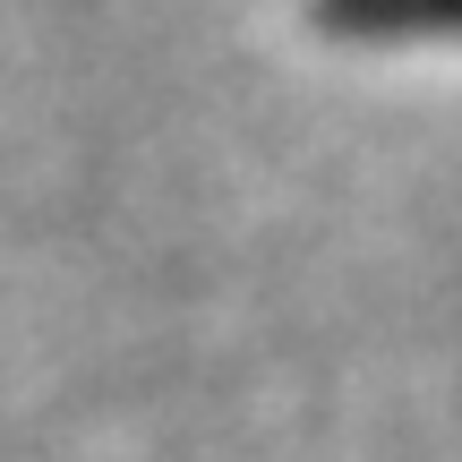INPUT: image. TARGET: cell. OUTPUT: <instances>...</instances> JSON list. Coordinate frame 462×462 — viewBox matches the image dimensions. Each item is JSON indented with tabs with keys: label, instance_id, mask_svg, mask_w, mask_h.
<instances>
[{
	"label": "cell",
	"instance_id": "obj_1",
	"mask_svg": "<svg viewBox=\"0 0 462 462\" xmlns=\"http://www.w3.org/2000/svg\"><path fill=\"white\" fill-rule=\"evenodd\" d=\"M309 26L334 43H420L462 34V0H309Z\"/></svg>",
	"mask_w": 462,
	"mask_h": 462
}]
</instances>
